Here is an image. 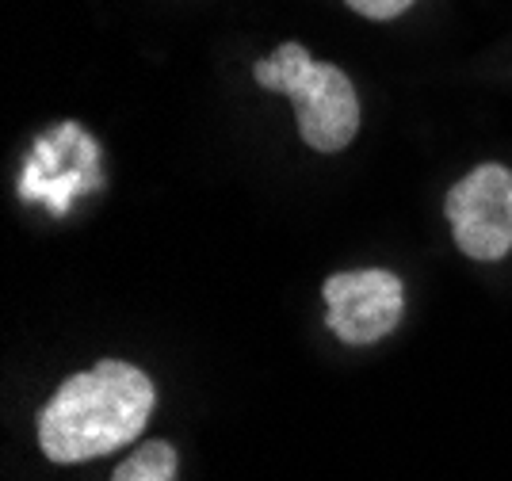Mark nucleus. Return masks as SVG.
<instances>
[{"label":"nucleus","instance_id":"obj_1","mask_svg":"<svg viewBox=\"0 0 512 481\" xmlns=\"http://www.w3.org/2000/svg\"><path fill=\"white\" fill-rule=\"evenodd\" d=\"M153 382L123 359H100L65 378L39 413V447L50 462L73 466L134 443L153 417Z\"/></svg>","mask_w":512,"mask_h":481},{"label":"nucleus","instance_id":"obj_2","mask_svg":"<svg viewBox=\"0 0 512 481\" xmlns=\"http://www.w3.org/2000/svg\"><path fill=\"white\" fill-rule=\"evenodd\" d=\"M256 84L283 92L299 115L302 142L318 153L344 149L360 130V96L348 73L329 62H314L299 42H283L276 54L256 62Z\"/></svg>","mask_w":512,"mask_h":481},{"label":"nucleus","instance_id":"obj_3","mask_svg":"<svg viewBox=\"0 0 512 481\" xmlns=\"http://www.w3.org/2000/svg\"><path fill=\"white\" fill-rule=\"evenodd\" d=\"M444 210L470 260L490 264L512 252V168L478 165L448 191Z\"/></svg>","mask_w":512,"mask_h":481},{"label":"nucleus","instance_id":"obj_4","mask_svg":"<svg viewBox=\"0 0 512 481\" xmlns=\"http://www.w3.org/2000/svg\"><path fill=\"white\" fill-rule=\"evenodd\" d=\"M325 321L344 344H375L398 329L406 310L402 279L383 268L337 272L321 283Z\"/></svg>","mask_w":512,"mask_h":481},{"label":"nucleus","instance_id":"obj_5","mask_svg":"<svg viewBox=\"0 0 512 481\" xmlns=\"http://www.w3.org/2000/svg\"><path fill=\"white\" fill-rule=\"evenodd\" d=\"M176 470H180L176 447L165 440H146L130 459L115 466L111 481H176Z\"/></svg>","mask_w":512,"mask_h":481},{"label":"nucleus","instance_id":"obj_6","mask_svg":"<svg viewBox=\"0 0 512 481\" xmlns=\"http://www.w3.org/2000/svg\"><path fill=\"white\" fill-rule=\"evenodd\" d=\"M352 12H360L367 20H394V16H402L413 0H344Z\"/></svg>","mask_w":512,"mask_h":481}]
</instances>
